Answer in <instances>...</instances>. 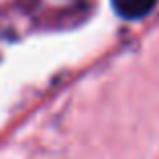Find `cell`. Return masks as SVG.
<instances>
[{
  "instance_id": "6da1fadb",
  "label": "cell",
  "mask_w": 159,
  "mask_h": 159,
  "mask_svg": "<svg viewBox=\"0 0 159 159\" xmlns=\"http://www.w3.org/2000/svg\"><path fill=\"white\" fill-rule=\"evenodd\" d=\"M157 0H112V6L118 16L126 20H137L143 19L155 8Z\"/></svg>"
}]
</instances>
